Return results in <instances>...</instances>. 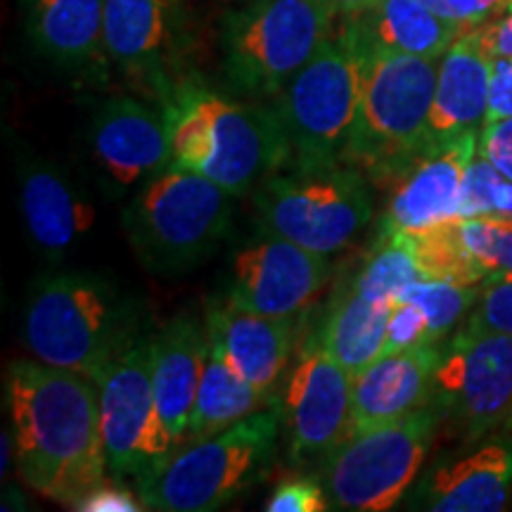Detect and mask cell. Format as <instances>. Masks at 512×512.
I'll return each mask as SVG.
<instances>
[{
	"instance_id": "19",
	"label": "cell",
	"mask_w": 512,
	"mask_h": 512,
	"mask_svg": "<svg viewBox=\"0 0 512 512\" xmlns=\"http://www.w3.org/2000/svg\"><path fill=\"white\" fill-rule=\"evenodd\" d=\"M494 57L486 48L482 27L460 34L439 60L430 128L434 140H453L475 133L489 110Z\"/></svg>"
},
{
	"instance_id": "37",
	"label": "cell",
	"mask_w": 512,
	"mask_h": 512,
	"mask_svg": "<svg viewBox=\"0 0 512 512\" xmlns=\"http://www.w3.org/2000/svg\"><path fill=\"white\" fill-rule=\"evenodd\" d=\"M477 152L489 159L503 176L512 178V117L484 124L479 131Z\"/></svg>"
},
{
	"instance_id": "24",
	"label": "cell",
	"mask_w": 512,
	"mask_h": 512,
	"mask_svg": "<svg viewBox=\"0 0 512 512\" xmlns=\"http://www.w3.org/2000/svg\"><path fill=\"white\" fill-rule=\"evenodd\" d=\"M29 34L62 69H88L105 53V0H31Z\"/></svg>"
},
{
	"instance_id": "20",
	"label": "cell",
	"mask_w": 512,
	"mask_h": 512,
	"mask_svg": "<svg viewBox=\"0 0 512 512\" xmlns=\"http://www.w3.org/2000/svg\"><path fill=\"white\" fill-rule=\"evenodd\" d=\"M512 496V437L494 439L434 470L418 486L411 508L432 512H496Z\"/></svg>"
},
{
	"instance_id": "15",
	"label": "cell",
	"mask_w": 512,
	"mask_h": 512,
	"mask_svg": "<svg viewBox=\"0 0 512 512\" xmlns=\"http://www.w3.org/2000/svg\"><path fill=\"white\" fill-rule=\"evenodd\" d=\"M93 162L114 190H128L171 166L166 114L133 98L102 102L88 133Z\"/></svg>"
},
{
	"instance_id": "38",
	"label": "cell",
	"mask_w": 512,
	"mask_h": 512,
	"mask_svg": "<svg viewBox=\"0 0 512 512\" xmlns=\"http://www.w3.org/2000/svg\"><path fill=\"white\" fill-rule=\"evenodd\" d=\"M512 117V55L496 57L494 72H491V91H489V110H486L484 124H496V121Z\"/></svg>"
},
{
	"instance_id": "33",
	"label": "cell",
	"mask_w": 512,
	"mask_h": 512,
	"mask_svg": "<svg viewBox=\"0 0 512 512\" xmlns=\"http://www.w3.org/2000/svg\"><path fill=\"white\" fill-rule=\"evenodd\" d=\"M425 342H434L425 313L411 302H396L392 313H389L384 354H399V351L420 347Z\"/></svg>"
},
{
	"instance_id": "32",
	"label": "cell",
	"mask_w": 512,
	"mask_h": 512,
	"mask_svg": "<svg viewBox=\"0 0 512 512\" xmlns=\"http://www.w3.org/2000/svg\"><path fill=\"white\" fill-rule=\"evenodd\" d=\"M465 332L512 335V275H489L479 302L470 313Z\"/></svg>"
},
{
	"instance_id": "28",
	"label": "cell",
	"mask_w": 512,
	"mask_h": 512,
	"mask_svg": "<svg viewBox=\"0 0 512 512\" xmlns=\"http://www.w3.org/2000/svg\"><path fill=\"white\" fill-rule=\"evenodd\" d=\"M406 238L411 242L425 280L477 285L479 280H486V275H489L475 256L470 254V249L465 247L463 238H460L458 219L441 223V226H434L430 230H422V233H411Z\"/></svg>"
},
{
	"instance_id": "7",
	"label": "cell",
	"mask_w": 512,
	"mask_h": 512,
	"mask_svg": "<svg viewBox=\"0 0 512 512\" xmlns=\"http://www.w3.org/2000/svg\"><path fill=\"white\" fill-rule=\"evenodd\" d=\"M278 411L252 413L214 437L190 441L155 472L138 479L147 510L211 512L238 498L266 472L275 451Z\"/></svg>"
},
{
	"instance_id": "23",
	"label": "cell",
	"mask_w": 512,
	"mask_h": 512,
	"mask_svg": "<svg viewBox=\"0 0 512 512\" xmlns=\"http://www.w3.org/2000/svg\"><path fill=\"white\" fill-rule=\"evenodd\" d=\"M178 0H105V53L126 76L162 79L174 46Z\"/></svg>"
},
{
	"instance_id": "39",
	"label": "cell",
	"mask_w": 512,
	"mask_h": 512,
	"mask_svg": "<svg viewBox=\"0 0 512 512\" xmlns=\"http://www.w3.org/2000/svg\"><path fill=\"white\" fill-rule=\"evenodd\" d=\"M508 3L510 0H448L453 19L463 24L465 29L479 27L489 15L508 8Z\"/></svg>"
},
{
	"instance_id": "9",
	"label": "cell",
	"mask_w": 512,
	"mask_h": 512,
	"mask_svg": "<svg viewBox=\"0 0 512 512\" xmlns=\"http://www.w3.org/2000/svg\"><path fill=\"white\" fill-rule=\"evenodd\" d=\"M256 207L268 235L330 256L368 223L370 192L354 166L294 169L268 176Z\"/></svg>"
},
{
	"instance_id": "13",
	"label": "cell",
	"mask_w": 512,
	"mask_h": 512,
	"mask_svg": "<svg viewBox=\"0 0 512 512\" xmlns=\"http://www.w3.org/2000/svg\"><path fill=\"white\" fill-rule=\"evenodd\" d=\"M330 273L325 254L271 235L233 254L226 302L264 316L294 318L328 285Z\"/></svg>"
},
{
	"instance_id": "2",
	"label": "cell",
	"mask_w": 512,
	"mask_h": 512,
	"mask_svg": "<svg viewBox=\"0 0 512 512\" xmlns=\"http://www.w3.org/2000/svg\"><path fill=\"white\" fill-rule=\"evenodd\" d=\"M164 114L171 166L195 171L233 197L290 162L285 131L268 107L185 86L169 100Z\"/></svg>"
},
{
	"instance_id": "40",
	"label": "cell",
	"mask_w": 512,
	"mask_h": 512,
	"mask_svg": "<svg viewBox=\"0 0 512 512\" xmlns=\"http://www.w3.org/2000/svg\"><path fill=\"white\" fill-rule=\"evenodd\" d=\"M482 36L494 60L512 55V0L508 3V15L494 24H484Z\"/></svg>"
},
{
	"instance_id": "14",
	"label": "cell",
	"mask_w": 512,
	"mask_h": 512,
	"mask_svg": "<svg viewBox=\"0 0 512 512\" xmlns=\"http://www.w3.org/2000/svg\"><path fill=\"white\" fill-rule=\"evenodd\" d=\"M351 387L354 377L320 349L299 361L283 394L294 460L330 456L351 437Z\"/></svg>"
},
{
	"instance_id": "30",
	"label": "cell",
	"mask_w": 512,
	"mask_h": 512,
	"mask_svg": "<svg viewBox=\"0 0 512 512\" xmlns=\"http://www.w3.org/2000/svg\"><path fill=\"white\" fill-rule=\"evenodd\" d=\"M475 285H456L444 280H418L408 285L399 302H411L425 313L430 335L434 342L444 337L458 323L465 311H470L477 302Z\"/></svg>"
},
{
	"instance_id": "11",
	"label": "cell",
	"mask_w": 512,
	"mask_h": 512,
	"mask_svg": "<svg viewBox=\"0 0 512 512\" xmlns=\"http://www.w3.org/2000/svg\"><path fill=\"white\" fill-rule=\"evenodd\" d=\"M100 432L107 472L143 479L174 453L152 382V337L140 335L100 375Z\"/></svg>"
},
{
	"instance_id": "43",
	"label": "cell",
	"mask_w": 512,
	"mask_h": 512,
	"mask_svg": "<svg viewBox=\"0 0 512 512\" xmlns=\"http://www.w3.org/2000/svg\"><path fill=\"white\" fill-rule=\"evenodd\" d=\"M12 453H15V434L3 430V463H0V470H3V482H5V477H8Z\"/></svg>"
},
{
	"instance_id": "12",
	"label": "cell",
	"mask_w": 512,
	"mask_h": 512,
	"mask_svg": "<svg viewBox=\"0 0 512 512\" xmlns=\"http://www.w3.org/2000/svg\"><path fill=\"white\" fill-rule=\"evenodd\" d=\"M434 399L470 439L512 422V335L460 330L434 377Z\"/></svg>"
},
{
	"instance_id": "18",
	"label": "cell",
	"mask_w": 512,
	"mask_h": 512,
	"mask_svg": "<svg viewBox=\"0 0 512 512\" xmlns=\"http://www.w3.org/2000/svg\"><path fill=\"white\" fill-rule=\"evenodd\" d=\"M204 330L209 349L242 380L273 394L292 354L294 318L264 316L223 302L211 306Z\"/></svg>"
},
{
	"instance_id": "5",
	"label": "cell",
	"mask_w": 512,
	"mask_h": 512,
	"mask_svg": "<svg viewBox=\"0 0 512 512\" xmlns=\"http://www.w3.org/2000/svg\"><path fill=\"white\" fill-rule=\"evenodd\" d=\"M230 192L195 171L169 166L147 178L124 209V230L147 271L178 275L204 264L228 238Z\"/></svg>"
},
{
	"instance_id": "22",
	"label": "cell",
	"mask_w": 512,
	"mask_h": 512,
	"mask_svg": "<svg viewBox=\"0 0 512 512\" xmlns=\"http://www.w3.org/2000/svg\"><path fill=\"white\" fill-rule=\"evenodd\" d=\"M207 356V330L195 318L178 316L152 337V382L159 411L176 444H183L188 434Z\"/></svg>"
},
{
	"instance_id": "1",
	"label": "cell",
	"mask_w": 512,
	"mask_h": 512,
	"mask_svg": "<svg viewBox=\"0 0 512 512\" xmlns=\"http://www.w3.org/2000/svg\"><path fill=\"white\" fill-rule=\"evenodd\" d=\"M5 396L17 472L29 489L74 508L105 482L107 458L95 380L38 358L15 361L5 375Z\"/></svg>"
},
{
	"instance_id": "34",
	"label": "cell",
	"mask_w": 512,
	"mask_h": 512,
	"mask_svg": "<svg viewBox=\"0 0 512 512\" xmlns=\"http://www.w3.org/2000/svg\"><path fill=\"white\" fill-rule=\"evenodd\" d=\"M328 491L313 479H285L268 498V512H323L330 510Z\"/></svg>"
},
{
	"instance_id": "44",
	"label": "cell",
	"mask_w": 512,
	"mask_h": 512,
	"mask_svg": "<svg viewBox=\"0 0 512 512\" xmlns=\"http://www.w3.org/2000/svg\"><path fill=\"white\" fill-rule=\"evenodd\" d=\"M422 5H427L432 12H437V15L446 17V19H453L451 15V5H448V0H420Z\"/></svg>"
},
{
	"instance_id": "6",
	"label": "cell",
	"mask_w": 512,
	"mask_h": 512,
	"mask_svg": "<svg viewBox=\"0 0 512 512\" xmlns=\"http://www.w3.org/2000/svg\"><path fill=\"white\" fill-rule=\"evenodd\" d=\"M437 79L439 60L370 50L347 162L377 176L403 174L434 143L430 114Z\"/></svg>"
},
{
	"instance_id": "8",
	"label": "cell",
	"mask_w": 512,
	"mask_h": 512,
	"mask_svg": "<svg viewBox=\"0 0 512 512\" xmlns=\"http://www.w3.org/2000/svg\"><path fill=\"white\" fill-rule=\"evenodd\" d=\"M332 19L323 0H252L230 8L221 27L228 86L249 98H278L330 41Z\"/></svg>"
},
{
	"instance_id": "3",
	"label": "cell",
	"mask_w": 512,
	"mask_h": 512,
	"mask_svg": "<svg viewBox=\"0 0 512 512\" xmlns=\"http://www.w3.org/2000/svg\"><path fill=\"white\" fill-rule=\"evenodd\" d=\"M138 337L133 304L100 275H48L31 287L24 311V344L48 366L74 370L98 382Z\"/></svg>"
},
{
	"instance_id": "16",
	"label": "cell",
	"mask_w": 512,
	"mask_h": 512,
	"mask_svg": "<svg viewBox=\"0 0 512 512\" xmlns=\"http://www.w3.org/2000/svg\"><path fill=\"white\" fill-rule=\"evenodd\" d=\"M477 140V131L453 140H434L403 171V181L382 216V233L411 235L460 219L465 171L477 155Z\"/></svg>"
},
{
	"instance_id": "4",
	"label": "cell",
	"mask_w": 512,
	"mask_h": 512,
	"mask_svg": "<svg viewBox=\"0 0 512 512\" xmlns=\"http://www.w3.org/2000/svg\"><path fill=\"white\" fill-rule=\"evenodd\" d=\"M370 62L351 19L278 93V114L294 169H328L347 162L351 133Z\"/></svg>"
},
{
	"instance_id": "17",
	"label": "cell",
	"mask_w": 512,
	"mask_h": 512,
	"mask_svg": "<svg viewBox=\"0 0 512 512\" xmlns=\"http://www.w3.org/2000/svg\"><path fill=\"white\" fill-rule=\"evenodd\" d=\"M439 363L434 342H425L399 354H384L358 373L351 387V437L425 408L434 394Z\"/></svg>"
},
{
	"instance_id": "26",
	"label": "cell",
	"mask_w": 512,
	"mask_h": 512,
	"mask_svg": "<svg viewBox=\"0 0 512 512\" xmlns=\"http://www.w3.org/2000/svg\"><path fill=\"white\" fill-rule=\"evenodd\" d=\"M392 309L394 304L370 302L358 292H351L328 313L313 347L335 358L351 377H356L384 354Z\"/></svg>"
},
{
	"instance_id": "10",
	"label": "cell",
	"mask_w": 512,
	"mask_h": 512,
	"mask_svg": "<svg viewBox=\"0 0 512 512\" xmlns=\"http://www.w3.org/2000/svg\"><path fill=\"white\" fill-rule=\"evenodd\" d=\"M437 413L430 408L354 434L325 456V491L332 508L384 512L396 508L430 451Z\"/></svg>"
},
{
	"instance_id": "42",
	"label": "cell",
	"mask_w": 512,
	"mask_h": 512,
	"mask_svg": "<svg viewBox=\"0 0 512 512\" xmlns=\"http://www.w3.org/2000/svg\"><path fill=\"white\" fill-rule=\"evenodd\" d=\"M328 8L335 12V15H344V17H356L361 12H366L368 8H373L377 0H323Z\"/></svg>"
},
{
	"instance_id": "35",
	"label": "cell",
	"mask_w": 512,
	"mask_h": 512,
	"mask_svg": "<svg viewBox=\"0 0 512 512\" xmlns=\"http://www.w3.org/2000/svg\"><path fill=\"white\" fill-rule=\"evenodd\" d=\"M498 169L477 152L465 171L463 197H460V219H486L489 216V190Z\"/></svg>"
},
{
	"instance_id": "41",
	"label": "cell",
	"mask_w": 512,
	"mask_h": 512,
	"mask_svg": "<svg viewBox=\"0 0 512 512\" xmlns=\"http://www.w3.org/2000/svg\"><path fill=\"white\" fill-rule=\"evenodd\" d=\"M486 219L512 221V178L498 171L489 190V216Z\"/></svg>"
},
{
	"instance_id": "31",
	"label": "cell",
	"mask_w": 512,
	"mask_h": 512,
	"mask_svg": "<svg viewBox=\"0 0 512 512\" xmlns=\"http://www.w3.org/2000/svg\"><path fill=\"white\" fill-rule=\"evenodd\" d=\"M458 230L465 247L486 273L512 275V221L458 219Z\"/></svg>"
},
{
	"instance_id": "27",
	"label": "cell",
	"mask_w": 512,
	"mask_h": 512,
	"mask_svg": "<svg viewBox=\"0 0 512 512\" xmlns=\"http://www.w3.org/2000/svg\"><path fill=\"white\" fill-rule=\"evenodd\" d=\"M271 406V392H261L254 384L242 380L219 354L209 349L200 392H197V401L195 408H192L190 427L183 444L214 437V434L233 427L235 422Z\"/></svg>"
},
{
	"instance_id": "45",
	"label": "cell",
	"mask_w": 512,
	"mask_h": 512,
	"mask_svg": "<svg viewBox=\"0 0 512 512\" xmlns=\"http://www.w3.org/2000/svg\"><path fill=\"white\" fill-rule=\"evenodd\" d=\"M216 3H221V5H228V8H238V5L252 3V0H216Z\"/></svg>"
},
{
	"instance_id": "29",
	"label": "cell",
	"mask_w": 512,
	"mask_h": 512,
	"mask_svg": "<svg viewBox=\"0 0 512 512\" xmlns=\"http://www.w3.org/2000/svg\"><path fill=\"white\" fill-rule=\"evenodd\" d=\"M422 271L406 235H380L375 252L368 256L366 266L358 273L354 292L370 302L396 304L408 285L418 283Z\"/></svg>"
},
{
	"instance_id": "25",
	"label": "cell",
	"mask_w": 512,
	"mask_h": 512,
	"mask_svg": "<svg viewBox=\"0 0 512 512\" xmlns=\"http://www.w3.org/2000/svg\"><path fill=\"white\" fill-rule=\"evenodd\" d=\"M370 50H392L441 60L465 27L432 12L420 0H377L373 8L349 17Z\"/></svg>"
},
{
	"instance_id": "36",
	"label": "cell",
	"mask_w": 512,
	"mask_h": 512,
	"mask_svg": "<svg viewBox=\"0 0 512 512\" xmlns=\"http://www.w3.org/2000/svg\"><path fill=\"white\" fill-rule=\"evenodd\" d=\"M72 510L83 512H138L145 510L143 498L133 496L124 484L117 482H102L95 489L88 491L81 501L74 503Z\"/></svg>"
},
{
	"instance_id": "21",
	"label": "cell",
	"mask_w": 512,
	"mask_h": 512,
	"mask_svg": "<svg viewBox=\"0 0 512 512\" xmlns=\"http://www.w3.org/2000/svg\"><path fill=\"white\" fill-rule=\"evenodd\" d=\"M19 209L38 252L60 259L91 233L93 204L55 166L24 162L19 171Z\"/></svg>"
}]
</instances>
